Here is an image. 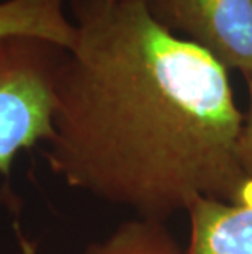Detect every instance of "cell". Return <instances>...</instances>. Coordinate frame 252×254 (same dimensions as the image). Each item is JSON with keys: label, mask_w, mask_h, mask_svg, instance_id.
Returning a JSON list of instances; mask_svg holds the SVG:
<instances>
[{"label": "cell", "mask_w": 252, "mask_h": 254, "mask_svg": "<svg viewBox=\"0 0 252 254\" xmlns=\"http://www.w3.org/2000/svg\"><path fill=\"white\" fill-rule=\"evenodd\" d=\"M248 84V109L243 112V125L239 133V163L248 179H252V77Z\"/></svg>", "instance_id": "52a82bcc"}, {"label": "cell", "mask_w": 252, "mask_h": 254, "mask_svg": "<svg viewBox=\"0 0 252 254\" xmlns=\"http://www.w3.org/2000/svg\"><path fill=\"white\" fill-rule=\"evenodd\" d=\"M66 48L38 36H0V176L20 153L52 136L56 84Z\"/></svg>", "instance_id": "7a4b0ae2"}, {"label": "cell", "mask_w": 252, "mask_h": 254, "mask_svg": "<svg viewBox=\"0 0 252 254\" xmlns=\"http://www.w3.org/2000/svg\"><path fill=\"white\" fill-rule=\"evenodd\" d=\"M12 35L45 38L69 50L76 40V26L64 0H2L0 36Z\"/></svg>", "instance_id": "5b68a950"}, {"label": "cell", "mask_w": 252, "mask_h": 254, "mask_svg": "<svg viewBox=\"0 0 252 254\" xmlns=\"http://www.w3.org/2000/svg\"><path fill=\"white\" fill-rule=\"evenodd\" d=\"M160 26L252 77V0H143Z\"/></svg>", "instance_id": "3957f363"}, {"label": "cell", "mask_w": 252, "mask_h": 254, "mask_svg": "<svg viewBox=\"0 0 252 254\" xmlns=\"http://www.w3.org/2000/svg\"><path fill=\"white\" fill-rule=\"evenodd\" d=\"M76 40L56 84L50 171L67 187L167 221L234 200L243 112L228 69L160 26L143 0H71Z\"/></svg>", "instance_id": "6da1fadb"}, {"label": "cell", "mask_w": 252, "mask_h": 254, "mask_svg": "<svg viewBox=\"0 0 252 254\" xmlns=\"http://www.w3.org/2000/svg\"><path fill=\"white\" fill-rule=\"evenodd\" d=\"M184 254H252V179L234 200L202 198L187 210Z\"/></svg>", "instance_id": "277c9868"}, {"label": "cell", "mask_w": 252, "mask_h": 254, "mask_svg": "<svg viewBox=\"0 0 252 254\" xmlns=\"http://www.w3.org/2000/svg\"><path fill=\"white\" fill-rule=\"evenodd\" d=\"M84 254H184L165 221L135 217L85 248Z\"/></svg>", "instance_id": "8992f818"}, {"label": "cell", "mask_w": 252, "mask_h": 254, "mask_svg": "<svg viewBox=\"0 0 252 254\" xmlns=\"http://www.w3.org/2000/svg\"><path fill=\"white\" fill-rule=\"evenodd\" d=\"M13 228H15V235H17V240H18L20 254H38V241L31 240V238L21 230L18 221L13 225Z\"/></svg>", "instance_id": "ba28073f"}]
</instances>
